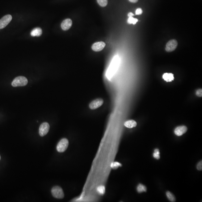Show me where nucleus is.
Returning a JSON list of instances; mask_svg holds the SVG:
<instances>
[{
  "label": "nucleus",
  "mask_w": 202,
  "mask_h": 202,
  "mask_svg": "<svg viewBox=\"0 0 202 202\" xmlns=\"http://www.w3.org/2000/svg\"><path fill=\"white\" fill-rule=\"evenodd\" d=\"M120 58L118 56H115L113 58L106 73V76L110 80L114 75L118 68L120 63Z\"/></svg>",
  "instance_id": "f257e3e1"
},
{
  "label": "nucleus",
  "mask_w": 202,
  "mask_h": 202,
  "mask_svg": "<svg viewBox=\"0 0 202 202\" xmlns=\"http://www.w3.org/2000/svg\"><path fill=\"white\" fill-rule=\"evenodd\" d=\"M28 80L24 76H20L15 77L12 82L13 87L24 86L28 84Z\"/></svg>",
  "instance_id": "f03ea898"
},
{
  "label": "nucleus",
  "mask_w": 202,
  "mask_h": 202,
  "mask_svg": "<svg viewBox=\"0 0 202 202\" xmlns=\"http://www.w3.org/2000/svg\"><path fill=\"white\" fill-rule=\"evenodd\" d=\"M69 146V141L66 138H63L58 142L57 146V150L60 153L64 152Z\"/></svg>",
  "instance_id": "7ed1b4c3"
},
{
  "label": "nucleus",
  "mask_w": 202,
  "mask_h": 202,
  "mask_svg": "<svg viewBox=\"0 0 202 202\" xmlns=\"http://www.w3.org/2000/svg\"><path fill=\"white\" fill-rule=\"evenodd\" d=\"M52 194L54 198L57 199L63 198L64 197V193L62 189L58 186H55L52 188L51 190Z\"/></svg>",
  "instance_id": "20e7f679"
},
{
  "label": "nucleus",
  "mask_w": 202,
  "mask_h": 202,
  "mask_svg": "<svg viewBox=\"0 0 202 202\" xmlns=\"http://www.w3.org/2000/svg\"><path fill=\"white\" fill-rule=\"evenodd\" d=\"M178 45V41L175 39L170 40L166 43L165 50L168 52H171L175 50Z\"/></svg>",
  "instance_id": "39448f33"
},
{
  "label": "nucleus",
  "mask_w": 202,
  "mask_h": 202,
  "mask_svg": "<svg viewBox=\"0 0 202 202\" xmlns=\"http://www.w3.org/2000/svg\"><path fill=\"white\" fill-rule=\"evenodd\" d=\"M49 128L50 126L48 123L44 122L41 124L39 128V134L40 136H45L48 132Z\"/></svg>",
  "instance_id": "423d86ee"
},
{
  "label": "nucleus",
  "mask_w": 202,
  "mask_h": 202,
  "mask_svg": "<svg viewBox=\"0 0 202 202\" xmlns=\"http://www.w3.org/2000/svg\"><path fill=\"white\" fill-rule=\"evenodd\" d=\"M12 19V16L10 15L4 16L0 20V29L6 27Z\"/></svg>",
  "instance_id": "0eeeda50"
},
{
  "label": "nucleus",
  "mask_w": 202,
  "mask_h": 202,
  "mask_svg": "<svg viewBox=\"0 0 202 202\" xmlns=\"http://www.w3.org/2000/svg\"><path fill=\"white\" fill-rule=\"evenodd\" d=\"M104 101L102 99H98L92 101L89 104L90 109L92 110L97 109L103 104Z\"/></svg>",
  "instance_id": "6e6552de"
},
{
  "label": "nucleus",
  "mask_w": 202,
  "mask_h": 202,
  "mask_svg": "<svg viewBox=\"0 0 202 202\" xmlns=\"http://www.w3.org/2000/svg\"><path fill=\"white\" fill-rule=\"evenodd\" d=\"M106 44L103 42H99L95 43L92 46V49L94 51H100L103 50L105 47Z\"/></svg>",
  "instance_id": "1a4fd4ad"
},
{
  "label": "nucleus",
  "mask_w": 202,
  "mask_h": 202,
  "mask_svg": "<svg viewBox=\"0 0 202 202\" xmlns=\"http://www.w3.org/2000/svg\"><path fill=\"white\" fill-rule=\"evenodd\" d=\"M72 21L71 19H66L63 21L61 24V28L65 31L68 30L71 27Z\"/></svg>",
  "instance_id": "9d476101"
},
{
  "label": "nucleus",
  "mask_w": 202,
  "mask_h": 202,
  "mask_svg": "<svg viewBox=\"0 0 202 202\" xmlns=\"http://www.w3.org/2000/svg\"><path fill=\"white\" fill-rule=\"evenodd\" d=\"M188 130L187 127L185 126H180L177 127L174 130V133L176 136H180L186 133Z\"/></svg>",
  "instance_id": "9b49d317"
},
{
  "label": "nucleus",
  "mask_w": 202,
  "mask_h": 202,
  "mask_svg": "<svg viewBox=\"0 0 202 202\" xmlns=\"http://www.w3.org/2000/svg\"><path fill=\"white\" fill-rule=\"evenodd\" d=\"M162 78L167 82H170L174 80V75L172 73H165L162 76Z\"/></svg>",
  "instance_id": "f8f14e48"
},
{
  "label": "nucleus",
  "mask_w": 202,
  "mask_h": 202,
  "mask_svg": "<svg viewBox=\"0 0 202 202\" xmlns=\"http://www.w3.org/2000/svg\"><path fill=\"white\" fill-rule=\"evenodd\" d=\"M42 33V31L40 28H36L32 30L31 32V36L32 37H40Z\"/></svg>",
  "instance_id": "ddd939ff"
},
{
  "label": "nucleus",
  "mask_w": 202,
  "mask_h": 202,
  "mask_svg": "<svg viewBox=\"0 0 202 202\" xmlns=\"http://www.w3.org/2000/svg\"><path fill=\"white\" fill-rule=\"evenodd\" d=\"M137 124L136 122L133 120H128L124 123V125L125 127L128 128H132L135 127L137 126Z\"/></svg>",
  "instance_id": "4468645a"
},
{
  "label": "nucleus",
  "mask_w": 202,
  "mask_h": 202,
  "mask_svg": "<svg viewBox=\"0 0 202 202\" xmlns=\"http://www.w3.org/2000/svg\"><path fill=\"white\" fill-rule=\"evenodd\" d=\"M137 189V192L139 193H141L143 192H146L147 191L146 187L145 185H143L142 184H139L138 185Z\"/></svg>",
  "instance_id": "2eb2a0df"
},
{
  "label": "nucleus",
  "mask_w": 202,
  "mask_h": 202,
  "mask_svg": "<svg viewBox=\"0 0 202 202\" xmlns=\"http://www.w3.org/2000/svg\"><path fill=\"white\" fill-rule=\"evenodd\" d=\"M166 195L167 198L171 202H175V197L169 191H167L166 192Z\"/></svg>",
  "instance_id": "dca6fc26"
},
{
  "label": "nucleus",
  "mask_w": 202,
  "mask_h": 202,
  "mask_svg": "<svg viewBox=\"0 0 202 202\" xmlns=\"http://www.w3.org/2000/svg\"><path fill=\"white\" fill-rule=\"evenodd\" d=\"M138 21V20L135 18H134L133 17H129L128 20V23L129 24H136V23Z\"/></svg>",
  "instance_id": "f3484780"
},
{
  "label": "nucleus",
  "mask_w": 202,
  "mask_h": 202,
  "mask_svg": "<svg viewBox=\"0 0 202 202\" xmlns=\"http://www.w3.org/2000/svg\"><path fill=\"white\" fill-rule=\"evenodd\" d=\"M97 190L100 194L101 195L104 194L105 192V187L103 186H99L97 188Z\"/></svg>",
  "instance_id": "a211bd4d"
},
{
  "label": "nucleus",
  "mask_w": 202,
  "mask_h": 202,
  "mask_svg": "<svg viewBox=\"0 0 202 202\" xmlns=\"http://www.w3.org/2000/svg\"><path fill=\"white\" fill-rule=\"evenodd\" d=\"M97 2L100 6L105 7L108 4V0H97Z\"/></svg>",
  "instance_id": "6ab92c4d"
},
{
  "label": "nucleus",
  "mask_w": 202,
  "mask_h": 202,
  "mask_svg": "<svg viewBox=\"0 0 202 202\" xmlns=\"http://www.w3.org/2000/svg\"><path fill=\"white\" fill-rule=\"evenodd\" d=\"M122 166L121 164L119 163V162H114L112 163L111 165V166L113 169H117L119 166Z\"/></svg>",
  "instance_id": "aec40b11"
},
{
  "label": "nucleus",
  "mask_w": 202,
  "mask_h": 202,
  "mask_svg": "<svg viewBox=\"0 0 202 202\" xmlns=\"http://www.w3.org/2000/svg\"><path fill=\"white\" fill-rule=\"evenodd\" d=\"M160 153L159 150L158 149H155L154 151V152L153 154V156L154 158L157 160H159L160 158Z\"/></svg>",
  "instance_id": "412c9836"
},
{
  "label": "nucleus",
  "mask_w": 202,
  "mask_h": 202,
  "mask_svg": "<svg viewBox=\"0 0 202 202\" xmlns=\"http://www.w3.org/2000/svg\"><path fill=\"white\" fill-rule=\"evenodd\" d=\"M196 95L199 97H202V90L201 89H199L197 90L196 91Z\"/></svg>",
  "instance_id": "4be33fe9"
},
{
  "label": "nucleus",
  "mask_w": 202,
  "mask_h": 202,
  "mask_svg": "<svg viewBox=\"0 0 202 202\" xmlns=\"http://www.w3.org/2000/svg\"><path fill=\"white\" fill-rule=\"evenodd\" d=\"M143 12L142 10L140 8H138L137 9L136 11V14L137 15H140L142 14Z\"/></svg>",
  "instance_id": "5701e85b"
},
{
  "label": "nucleus",
  "mask_w": 202,
  "mask_h": 202,
  "mask_svg": "<svg viewBox=\"0 0 202 202\" xmlns=\"http://www.w3.org/2000/svg\"><path fill=\"white\" fill-rule=\"evenodd\" d=\"M197 169L198 170H202V161L199 162L197 166Z\"/></svg>",
  "instance_id": "b1692460"
},
{
  "label": "nucleus",
  "mask_w": 202,
  "mask_h": 202,
  "mask_svg": "<svg viewBox=\"0 0 202 202\" xmlns=\"http://www.w3.org/2000/svg\"><path fill=\"white\" fill-rule=\"evenodd\" d=\"M128 15L129 17H133V16L134 15V14L132 13V12H129L128 13Z\"/></svg>",
  "instance_id": "393cba45"
},
{
  "label": "nucleus",
  "mask_w": 202,
  "mask_h": 202,
  "mask_svg": "<svg viewBox=\"0 0 202 202\" xmlns=\"http://www.w3.org/2000/svg\"><path fill=\"white\" fill-rule=\"evenodd\" d=\"M130 2H132V3H136L138 1V0H129Z\"/></svg>",
  "instance_id": "a878e982"
},
{
  "label": "nucleus",
  "mask_w": 202,
  "mask_h": 202,
  "mask_svg": "<svg viewBox=\"0 0 202 202\" xmlns=\"http://www.w3.org/2000/svg\"><path fill=\"white\" fill-rule=\"evenodd\" d=\"M1 156H0V160H1Z\"/></svg>",
  "instance_id": "bb28decb"
}]
</instances>
